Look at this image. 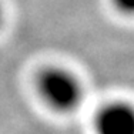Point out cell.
<instances>
[{
  "mask_svg": "<svg viewBox=\"0 0 134 134\" xmlns=\"http://www.w3.org/2000/svg\"><path fill=\"white\" fill-rule=\"evenodd\" d=\"M36 90L40 100L60 114L74 111L84 98L80 80L67 69L57 66L46 67L37 74Z\"/></svg>",
  "mask_w": 134,
  "mask_h": 134,
  "instance_id": "obj_1",
  "label": "cell"
},
{
  "mask_svg": "<svg viewBox=\"0 0 134 134\" xmlns=\"http://www.w3.org/2000/svg\"><path fill=\"white\" fill-rule=\"evenodd\" d=\"M97 134H134V108L124 103L103 107L96 117Z\"/></svg>",
  "mask_w": 134,
  "mask_h": 134,
  "instance_id": "obj_2",
  "label": "cell"
},
{
  "mask_svg": "<svg viewBox=\"0 0 134 134\" xmlns=\"http://www.w3.org/2000/svg\"><path fill=\"white\" fill-rule=\"evenodd\" d=\"M114 4L124 13L134 14V0H114Z\"/></svg>",
  "mask_w": 134,
  "mask_h": 134,
  "instance_id": "obj_3",
  "label": "cell"
},
{
  "mask_svg": "<svg viewBox=\"0 0 134 134\" xmlns=\"http://www.w3.org/2000/svg\"><path fill=\"white\" fill-rule=\"evenodd\" d=\"M3 21H4V6L0 2V27L3 26Z\"/></svg>",
  "mask_w": 134,
  "mask_h": 134,
  "instance_id": "obj_4",
  "label": "cell"
}]
</instances>
